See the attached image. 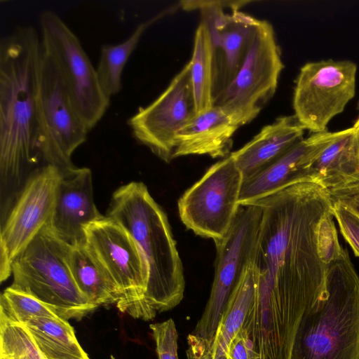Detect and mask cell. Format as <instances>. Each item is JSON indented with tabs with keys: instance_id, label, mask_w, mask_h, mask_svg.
<instances>
[{
	"instance_id": "25",
	"label": "cell",
	"mask_w": 359,
	"mask_h": 359,
	"mask_svg": "<svg viewBox=\"0 0 359 359\" xmlns=\"http://www.w3.org/2000/svg\"><path fill=\"white\" fill-rule=\"evenodd\" d=\"M212 41L206 24L196 29L191 64V79L196 113L214 106L212 98Z\"/></svg>"
},
{
	"instance_id": "30",
	"label": "cell",
	"mask_w": 359,
	"mask_h": 359,
	"mask_svg": "<svg viewBox=\"0 0 359 359\" xmlns=\"http://www.w3.org/2000/svg\"><path fill=\"white\" fill-rule=\"evenodd\" d=\"M327 191L332 201L340 203L359 218V179Z\"/></svg>"
},
{
	"instance_id": "15",
	"label": "cell",
	"mask_w": 359,
	"mask_h": 359,
	"mask_svg": "<svg viewBox=\"0 0 359 359\" xmlns=\"http://www.w3.org/2000/svg\"><path fill=\"white\" fill-rule=\"evenodd\" d=\"M196 114L188 62L165 90L149 104L139 107L127 123L139 143L169 163L175 158L178 133Z\"/></svg>"
},
{
	"instance_id": "29",
	"label": "cell",
	"mask_w": 359,
	"mask_h": 359,
	"mask_svg": "<svg viewBox=\"0 0 359 359\" xmlns=\"http://www.w3.org/2000/svg\"><path fill=\"white\" fill-rule=\"evenodd\" d=\"M332 214L339 230L355 255L359 257V218L348 209L332 201Z\"/></svg>"
},
{
	"instance_id": "32",
	"label": "cell",
	"mask_w": 359,
	"mask_h": 359,
	"mask_svg": "<svg viewBox=\"0 0 359 359\" xmlns=\"http://www.w3.org/2000/svg\"><path fill=\"white\" fill-rule=\"evenodd\" d=\"M353 128L356 135L357 139L359 142V116L357 120L355 121L354 125L353 126Z\"/></svg>"
},
{
	"instance_id": "22",
	"label": "cell",
	"mask_w": 359,
	"mask_h": 359,
	"mask_svg": "<svg viewBox=\"0 0 359 359\" xmlns=\"http://www.w3.org/2000/svg\"><path fill=\"white\" fill-rule=\"evenodd\" d=\"M257 283V273L251 264L229 299L206 359H226L231 341L243 326L255 297Z\"/></svg>"
},
{
	"instance_id": "7",
	"label": "cell",
	"mask_w": 359,
	"mask_h": 359,
	"mask_svg": "<svg viewBox=\"0 0 359 359\" xmlns=\"http://www.w3.org/2000/svg\"><path fill=\"white\" fill-rule=\"evenodd\" d=\"M85 245L118 287L120 299L116 308L136 319L154 318L157 313L145 297L147 264L128 231L112 218L104 216L87 226Z\"/></svg>"
},
{
	"instance_id": "28",
	"label": "cell",
	"mask_w": 359,
	"mask_h": 359,
	"mask_svg": "<svg viewBox=\"0 0 359 359\" xmlns=\"http://www.w3.org/2000/svg\"><path fill=\"white\" fill-rule=\"evenodd\" d=\"M149 328L156 344L158 359H179L178 334L172 318L161 323L151 324Z\"/></svg>"
},
{
	"instance_id": "17",
	"label": "cell",
	"mask_w": 359,
	"mask_h": 359,
	"mask_svg": "<svg viewBox=\"0 0 359 359\" xmlns=\"http://www.w3.org/2000/svg\"><path fill=\"white\" fill-rule=\"evenodd\" d=\"M330 132L325 130L303 138L260 172L243 181L239 205L247 206L289 186L309 182L307 172L325 146Z\"/></svg>"
},
{
	"instance_id": "10",
	"label": "cell",
	"mask_w": 359,
	"mask_h": 359,
	"mask_svg": "<svg viewBox=\"0 0 359 359\" xmlns=\"http://www.w3.org/2000/svg\"><path fill=\"white\" fill-rule=\"evenodd\" d=\"M243 181L229 154L208 168L178 201L181 221L196 235L215 244L227 234L239 210Z\"/></svg>"
},
{
	"instance_id": "3",
	"label": "cell",
	"mask_w": 359,
	"mask_h": 359,
	"mask_svg": "<svg viewBox=\"0 0 359 359\" xmlns=\"http://www.w3.org/2000/svg\"><path fill=\"white\" fill-rule=\"evenodd\" d=\"M107 216L133 236L146 260L149 278L146 300L156 312L177 306L184 297L182 261L168 217L140 182H131L113 194Z\"/></svg>"
},
{
	"instance_id": "20",
	"label": "cell",
	"mask_w": 359,
	"mask_h": 359,
	"mask_svg": "<svg viewBox=\"0 0 359 359\" xmlns=\"http://www.w3.org/2000/svg\"><path fill=\"white\" fill-rule=\"evenodd\" d=\"M307 179L327 190L359 179V142L353 127L330 132L309 168Z\"/></svg>"
},
{
	"instance_id": "8",
	"label": "cell",
	"mask_w": 359,
	"mask_h": 359,
	"mask_svg": "<svg viewBox=\"0 0 359 359\" xmlns=\"http://www.w3.org/2000/svg\"><path fill=\"white\" fill-rule=\"evenodd\" d=\"M42 50L55 65L78 115L90 131L106 113L110 102L80 41L51 10L39 16Z\"/></svg>"
},
{
	"instance_id": "5",
	"label": "cell",
	"mask_w": 359,
	"mask_h": 359,
	"mask_svg": "<svg viewBox=\"0 0 359 359\" xmlns=\"http://www.w3.org/2000/svg\"><path fill=\"white\" fill-rule=\"evenodd\" d=\"M70 245L46 225L13 261L11 288L26 293L65 319L80 320L97 307L80 292L71 274Z\"/></svg>"
},
{
	"instance_id": "24",
	"label": "cell",
	"mask_w": 359,
	"mask_h": 359,
	"mask_svg": "<svg viewBox=\"0 0 359 359\" xmlns=\"http://www.w3.org/2000/svg\"><path fill=\"white\" fill-rule=\"evenodd\" d=\"M166 13L167 11L139 24L124 41L118 44L102 46L96 72L100 86L108 97L110 98L120 92L123 70L143 33Z\"/></svg>"
},
{
	"instance_id": "13",
	"label": "cell",
	"mask_w": 359,
	"mask_h": 359,
	"mask_svg": "<svg viewBox=\"0 0 359 359\" xmlns=\"http://www.w3.org/2000/svg\"><path fill=\"white\" fill-rule=\"evenodd\" d=\"M357 65L332 59L305 63L295 81L294 115L312 133L327 130L355 94Z\"/></svg>"
},
{
	"instance_id": "21",
	"label": "cell",
	"mask_w": 359,
	"mask_h": 359,
	"mask_svg": "<svg viewBox=\"0 0 359 359\" xmlns=\"http://www.w3.org/2000/svg\"><path fill=\"white\" fill-rule=\"evenodd\" d=\"M67 263L77 287L90 303L97 306L117 304L118 287L85 243L70 247Z\"/></svg>"
},
{
	"instance_id": "2",
	"label": "cell",
	"mask_w": 359,
	"mask_h": 359,
	"mask_svg": "<svg viewBox=\"0 0 359 359\" xmlns=\"http://www.w3.org/2000/svg\"><path fill=\"white\" fill-rule=\"evenodd\" d=\"M41 44L32 26L0 41V182L1 217L8 215L41 158L36 97Z\"/></svg>"
},
{
	"instance_id": "9",
	"label": "cell",
	"mask_w": 359,
	"mask_h": 359,
	"mask_svg": "<svg viewBox=\"0 0 359 359\" xmlns=\"http://www.w3.org/2000/svg\"><path fill=\"white\" fill-rule=\"evenodd\" d=\"M36 111L41 160L60 171L74 168L72 156L90 131L74 109L55 65L43 50Z\"/></svg>"
},
{
	"instance_id": "12",
	"label": "cell",
	"mask_w": 359,
	"mask_h": 359,
	"mask_svg": "<svg viewBox=\"0 0 359 359\" xmlns=\"http://www.w3.org/2000/svg\"><path fill=\"white\" fill-rule=\"evenodd\" d=\"M187 11L200 9L212 41L214 104L241 69L260 20L239 11L248 1H184Z\"/></svg>"
},
{
	"instance_id": "11",
	"label": "cell",
	"mask_w": 359,
	"mask_h": 359,
	"mask_svg": "<svg viewBox=\"0 0 359 359\" xmlns=\"http://www.w3.org/2000/svg\"><path fill=\"white\" fill-rule=\"evenodd\" d=\"M284 68L272 25L260 20L236 77L215 102L240 128L252 121L274 95Z\"/></svg>"
},
{
	"instance_id": "27",
	"label": "cell",
	"mask_w": 359,
	"mask_h": 359,
	"mask_svg": "<svg viewBox=\"0 0 359 359\" xmlns=\"http://www.w3.org/2000/svg\"><path fill=\"white\" fill-rule=\"evenodd\" d=\"M0 359H45L25 325L0 318Z\"/></svg>"
},
{
	"instance_id": "1",
	"label": "cell",
	"mask_w": 359,
	"mask_h": 359,
	"mask_svg": "<svg viewBox=\"0 0 359 359\" xmlns=\"http://www.w3.org/2000/svg\"><path fill=\"white\" fill-rule=\"evenodd\" d=\"M254 204L262 209L252 262L257 283L243 327L258 348L286 353L302 317L327 292L320 230L332 202L326 189L302 182Z\"/></svg>"
},
{
	"instance_id": "6",
	"label": "cell",
	"mask_w": 359,
	"mask_h": 359,
	"mask_svg": "<svg viewBox=\"0 0 359 359\" xmlns=\"http://www.w3.org/2000/svg\"><path fill=\"white\" fill-rule=\"evenodd\" d=\"M258 204L241 206L226 236L217 244L210 295L204 312L187 337V359H206L229 299L252 264L261 225Z\"/></svg>"
},
{
	"instance_id": "26",
	"label": "cell",
	"mask_w": 359,
	"mask_h": 359,
	"mask_svg": "<svg viewBox=\"0 0 359 359\" xmlns=\"http://www.w3.org/2000/svg\"><path fill=\"white\" fill-rule=\"evenodd\" d=\"M57 316L49 308L34 297L7 287L0 297V318L25 325L39 317Z\"/></svg>"
},
{
	"instance_id": "4",
	"label": "cell",
	"mask_w": 359,
	"mask_h": 359,
	"mask_svg": "<svg viewBox=\"0 0 359 359\" xmlns=\"http://www.w3.org/2000/svg\"><path fill=\"white\" fill-rule=\"evenodd\" d=\"M290 359H359V274L346 249L329 264L327 292L302 317Z\"/></svg>"
},
{
	"instance_id": "14",
	"label": "cell",
	"mask_w": 359,
	"mask_h": 359,
	"mask_svg": "<svg viewBox=\"0 0 359 359\" xmlns=\"http://www.w3.org/2000/svg\"><path fill=\"white\" fill-rule=\"evenodd\" d=\"M61 171L44 164L26 180L9 212L1 224L0 235V280L12 274L13 259L39 232L50 225Z\"/></svg>"
},
{
	"instance_id": "31",
	"label": "cell",
	"mask_w": 359,
	"mask_h": 359,
	"mask_svg": "<svg viewBox=\"0 0 359 359\" xmlns=\"http://www.w3.org/2000/svg\"><path fill=\"white\" fill-rule=\"evenodd\" d=\"M226 359H259L247 331L243 327L231 341Z\"/></svg>"
},
{
	"instance_id": "19",
	"label": "cell",
	"mask_w": 359,
	"mask_h": 359,
	"mask_svg": "<svg viewBox=\"0 0 359 359\" xmlns=\"http://www.w3.org/2000/svg\"><path fill=\"white\" fill-rule=\"evenodd\" d=\"M238 128L218 106L198 113L178 133L174 158L187 155L225 158Z\"/></svg>"
},
{
	"instance_id": "18",
	"label": "cell",
	"mask_w": 359,
	"mask_h": 359,
	"mask_svg": "<svg viewBox=\"0 0 359 359\" xmlns=\"http://www.w3.org/2000/svg\"><path fill=\"white\" fill-rule=\"evenodd\" d=\"M306 129L293 114L278 117L230 154L243 180L260 172L304 138Z\"/></svg>"
},
{
	"instance_id": "16",
	"label": "cell",
	"mask_w": 359,
	"mask_h": 359,
	"mask_svg": "<svg viewBox=\"0 0 359 359\" xmlns=\"http://www.w3.org/2000/svg\"><path fill=\"white\" fill-rule=\"evenodd\" d=\"M103 217L94 202L90 170L74 166L61 171L50 224L53 233L70 246L82 245L87 226Z\"/></svg>"
},
{
	"instance_id": "23",
	"label": "cell",
	"mask_w": 359,
	"mask_h": 359,
	"mask_svg": "<svg viewBox=\"0 0 359 359\" xmlns=\"http://www.w3.org/2000/svg\"><path fill=\"white\" fill-rule=\"evenodd\" d=\"M25 326L45 359H90L67 320L59 316L39 317Z\"/></svg>"
}]
</instances>
